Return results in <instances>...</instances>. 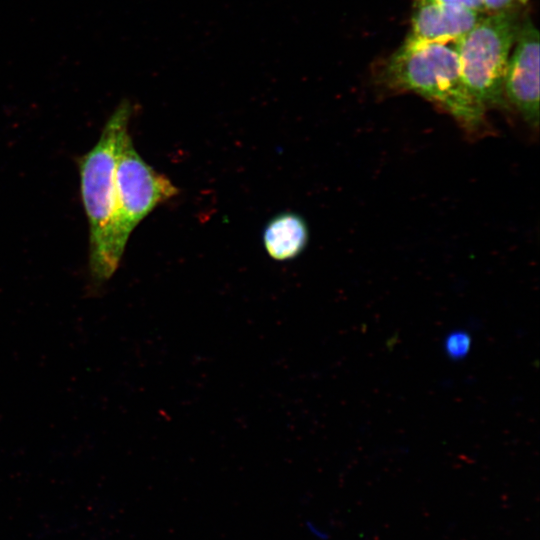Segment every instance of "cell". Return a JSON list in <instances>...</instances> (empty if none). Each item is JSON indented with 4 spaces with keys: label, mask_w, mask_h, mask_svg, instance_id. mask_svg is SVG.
<instances>
[{
    "label": "cell",
    "mask_w": 540,
    "mask_h": 540,
    "mask_svg": "<svg viewBox=\"0 0 540 540\" xmlns=\"http://www.w3.org/2000/svg\"><path fill=\"white\" fill-rule=\"evenodd\" d=\"M133 104L123 99L103 126L95 145L77 159L80 194L89 226V272L98 289L117 271L124 251L117 239L115 171Z\"/></svg>",
    "instance_id": "6da1fadb"
},
{
    "label": "cell",
    "mask_w": 540,
    "mask_h": 540,
    "mask_svg": "<svg viewBox=\"0 0 540 540\" xmlns=\"http://www.w3.org/2000/svg\"><path fill=\"white\" fill-rule=\"evenodd\" d=\"M380 83L393 92H414L447 112L469 135L487 130L486 110L463 83L455 43H404L386 60Z\"/></svg>",
    "instance_id": "7a4b0ae2"
},
{
    "label": "cell",
    "mask_w": 540,
    "mask_h": 540,
    "mask_svg": "<svg viewBox=\"0 0 540 540\" xmlns=\"http://www.w3.org/2000/svg\"><path fill=\"white\" fill-rule=\"evenodd\" d=\"M520 22L519 9L485 13L455 42L463 83L485 110L505 103L503 82Z\"/></svg>",
    "instance_id": "3957f363"
},
{
    "label": "cell",
    "mask_w": 540,
    "mask_h": 540,
    "mask_svg": "<svg viewBox=\"0 0 540 540\" xmlns=\"http://www.w3.org/2000/svg\"><path fill=\"white\" fill-rule=\"evenodd\" d=\"M117 239L125 251L134 229L157 206L179 193L165 175L138 154L129 132L122 138L115 171Z\"/></svg>",
    "instance_id": "277c9868"
},
{
    "label": "cell",
    "mask_w": 540,
    "mask_h": 540,
    "mask_svg": "<svg viewBox=\"0 0 540 540\" xmlns=\"http://www.w3.org/2000/svg\"><path fill=\"white\" fill-rule=\"evenodd\" d=\"M504 100L523 121L539 127V32L530 17L522 19L509 56L504 82Z\"/></svg>",
    "instance_id": "5b68a950"
},
{
    "label": "cell",
    "mask_w": 540,
    "mask_h": 540,
    "mask_svg": "<svg viewBox=\"0 0 540 540\" xmlns=\"http://www.w3.org/2000/svg\"><path fill=\"white\" fill-rule=\"evenodd\" d=\"M484 15L461 6L413 0L410 30L404 43H455Z\"/></svg>",
    "instance_id": "8992f818"
},
{
    "label": "cell",
    "mask_w": 540,
    "mask_h": 540,
    "mask_svg": "<svg viewBox=\"0 0 540 540\" xmlns=\"http://www.w3.org/2000/svg\"><path fill=\"white\" fill-rule=\"evenodd\" d=\"M309 239L305 220L298 214L284 212L273 217L263 231V244L268 255L287 261L300 255Z\"/></svg>",
    "instance_id": "52a82bcc"
},
{
    "label": "cell",
    "mask_w": 540,
    "mask_h": 540,
    "mask_svg": "<svg viewBox=\"0 0 540 540\" xmlns=\"http://www.w3.org/2000/svg\"><path fill=\"white\" fill-rule=\"evenodd\" d=\"M470 347L471 338L464 331H454L444 341L445 352L453 360L464 358L469 353Z\"/></svg>",
    "instance_id": "ba28073f"
},
{
    "label": "cell",
    "mask_w": 540,
    "mask_h": 540,
    "mask_svg": "<svg viewBox=\"0 0 540 540\" xmlns=\"http://www.w3.org/2000/svg\"><path fill=\"white\" fill-rule=\"evenodd\" d=\"M529 0H485L486 13H492L502 10L520 9Z\"/></svg>",
    "instance_id": "9c48e42d"
},
{
    "label": "cell",
    "mask_w": 540,
    "mask_h": 540,
    "mask_svg": "<svg viewBox=\"0 0 540 540\" xmlns=\"http://www.w3.org/2000/svg\"><path fill=\"white\" fill-rule=\"evenodd\" d=\"M443 4H450L461 6L469 9H473L479 12L486 13L485 11V0H430Z\"/></svg>",
    "instance_id": "30bf717a"
}]
</instances>
